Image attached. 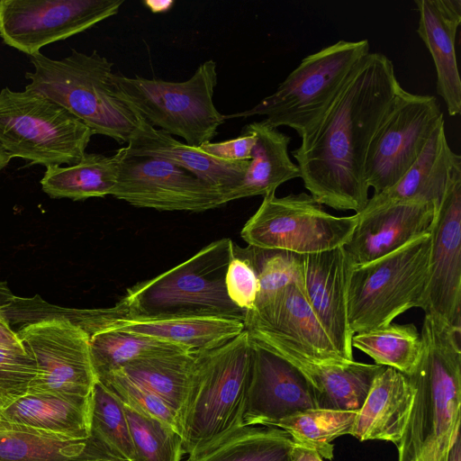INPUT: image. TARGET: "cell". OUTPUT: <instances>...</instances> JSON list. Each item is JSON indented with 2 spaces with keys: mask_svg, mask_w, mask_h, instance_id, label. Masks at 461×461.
<instances>
[{
  "mask_svg": "<svg viewBox=\"0 0 461 461\" xmlns=\"http://www.w3.org/2000/svg\"><path fill=\"white\" fill-rule=\"evenodd\" d=\"M401 88L392 60L369 52L320 121L301 138L292 155L315 202L356 213L365 208L368 148Z\"/></svg>",
  "mask_w": 461,
  "mask_h": 461,
  "instance_id": "obj_1",
  "label": "cell"
},
{
  "mask_svg": "<svg viewBox=\"0 0 461 461\" xmlns=\"http://www.w3.org/2000/svg\"><path fill=\"white\" fill-rule=\"evenodd\" d=\"M420 336V361L407 375L414 396L398 453L411 455L418 461H447L460 431V331L425 313Z\"/></svg>",
  "mask_w": 461,
  "mask_h": 461,
  "instance_id": "obj_2",
  "label": "cell"
},
{
  "mask_svg": "<svg viewBox=\"0 0 461 461\" xmlns=\"http://www.w3.org/2000/svg\"><path fill=\"white\" fill-rule=\"evenodd\" d=\"M32 72L25 90L39 93L64 107L95 134L129 143L148 123L115 92L113 63L96 50H77L60 59L41 52L29 56Z\"/></svg>",
  "mask_w": 461,
  "mask_h": 461,
  "instance_id": "obj_3",
  "label": "cell"
},
{
  "mask_svg": "<svg viewBox=\"0 0 461 461\" xmlns=\"http://www.w3.org/2000/svg\"><path fill=\"white\" fill-rule=\"evenodd\" d=\"M233 243L229 238L211 242L179 265L130 287L113 308L131 317L244 321L246 312L231 302L225 286Z\"/></svg>",
  "mask_w": 461,
  "mask_h": 461,
  "instance_id": "obj_4",
  "label": "cell"
},
{
  "mask_svg": "<svg viewBox=\"0 0 461 461\" xmlns=\"http://www.w3.org/2000/svg\"><path fill=\"white\" fill-rule=\"evenodd\" d=\"M250 370L251 343L246 330L218 347L196 351L177 419L184 455L243 425Z\"/></svg>",
  "mask_w": 461,
  "mask_h": 461,
  "instance_id": "obj_5",
  "label": "cell"
},
{
  "mask_svg": "<svg viewBox=\"0 0 461 461\" xmlns=\"http://www.w3.org/2000/svg\"><path fill=\"white\" fill-rule=\"evenodd\" d=\"M369 49L367 40L326 46L303 58L273 94L224 119L265 115L267 124L290 127L302 138L329 109Z\"/></svg>",
  "mask_w": 461,
  "mask_h": 461,
  "instance_id": "obj_6",
  "label": "cell"
},
{
  "mask_svg": "<svg viewBox=\"0 0 461 461\" xmlns=\"http://www.w3.org/2000/svg\"><path fill=\"white\" fill-rule=\"evenodd\" d=\"M116 95L151 127L181 137L194 148L211 142L224 122L213 103L218 82L216 62L202 63L183 82L126 77L113 73Z\"/></svg>",
  "mask_w": 461,
  "mask_h": 461,
  "instance_id": "obj_7",
  "label": "cell"
},
{
  "mask_svg": "<svg viewBox=\"0 0 461 461\" xmlns=\"http://www.w3.org/2000/svg\"><path fill=\"white\" fill-rule=\"evenodd\" d=\"M93 131L64 107L32 91H0V147L30 165H74Z\"/></svg>",
  "mask_w": 461,
  "mask_h": 461,
  "instance_id": "obj_8",
  "label": "cell"
},
{
  "mask_svg": "<svg viewBox=\"0 0 461 461\" xmlns=\"http://www.w3.org/2000/svg\"><path fill=\"white\" fill-rule=\"evenodd\" d=\"M431 239L423 235L372 262L355 266L348 290L353 334L384 327L420 307L429 279Z\"/></svg>",
  "mask_w": 461,
  "mask_h": 461,
  "instance_id": "obj_9",
  "label": "cell"
},
{
  "mask_svg": "<svg viewBox=\"0 0 461 461\" xmlns=\"http://www.w3.org/2000/svg\"><path fill=\"white\" fill-rule=\"evenodd\" d=\"M358 216H335L306 193L263 197L244 224L240 236L249 246L306 255L343 247Z\"/></svg>",
  "mask_w": 461,
  "mask_h": 461,
  "instance_id": "obj_10",
  "label": "cell"
},
{
  "mask_svg": "<svg viewBox=\"0 0 461 461\" xmlns=\"http://www.w3.org/2000/svg\"><path fill=\"white\" fill-rule=\"evenodd\" d=\"M249 339L298 369L309 365H344L310 307L303 290L289 285L246 312Z\"/></svg>",
  "mask_w": 461,
  "mask_h": 461,
  "instance_id": "obj_11",
  "label": "cell"
},
{
  "mask_svg": "<svg viewBox=\"0 0 461 461\" xmlns=\"http://www.w3.org/2000/svg\"><path fill=\"white\" fill-rule=\"evenodd\" d=\"M15 332L36 365L28 393L74 401L91 398L97 378L83 329L60 316L21 326Z\"/></svg>",
  "mask_w": 461,
  "mask_h": 461,
  "instance_id": "obj_12",
  "label": "cell"
},
{
  "mask_svg": "<svg viewBox=\"0 0 461 461\" xmlns=\"http://www.w3.org/2000/svg\"><path fill=\"white\" fill-rule=\"evenodd\" d=\"M444 122L437 98L402 87L375 131L367 151L364 176L374 194L396 184L414 164L432 132Z\"/></svg>",
  "mask_w": 461,
  "mask_h": 461,
  "instance_id": "obj_13",
  "label": "cell"
},
{
  "mask_svg": "<svg viewBox=\"0 0 461 461\" xmlns=\"http://www.w3.org/2000/svg\"><path fill=\"white\" fill-rule=\"evenodd\" d=\"M123 0H1L0 37L28 56L116 14Z\"/></svg>",
  "mask_w": 461,
  "mask_h": 461,
  "instance_id": "obj_14",
  "label": "cell"
},
{
  "mask_svg": "<svg viewBox=\"0 0 461 461\" xmlns=\"http://www.w3.org/2000/svg\"><path fill=\"white\" fill-rule=\"evenodd\" d=\"M110 195L140 208L201 212L223 205L222 193L185 169L159 158L129 156L122 149Z\"/></svg>",
  "mask_w": 461,
  "mask_h": 461,
  "instance_id": "obj_15",
  "label": "cell"
},
{
  "mask_svg": "<svg viewBox=\"0 0 461 461\" xmlns=\"http://www.w3.org/2000/svg\"><path fill=\"white\" fill-rule=\"evenodd\" d=\"M429 234V279L420 308L461 331V167L451 176Z\"/></svg>",
  "mask_w": 461,
  "mask_h": 461,
  "instance_id": "obj_16",
  "label": "cell"
},
{
  "mask_svg": "<svg viewBox=\"0 0 461 461\" xmlns=\"http://www.w3.org/2000/svg\"><path fill=\"white\" fill-rule=\"evenodd\" d=\"M72 322L87 335L113 330L143 335L181 346L190 351L218 347L240 334L244 321L214 317L141 318L122 315L113 307L76 308Z\"/></svg>",
  "mask_w": 461,
  "mask_h": 461,
  "instance_id": "obj_17",
  "label": "cell"
},
{
  "mask_svg": "<svg viewBox=\"0 0 461 461\" xmlns=\"http://www.w3.org/2000/svg\"><path fill=\"white\" fill-rule=\"evenodd\" d=\"M250 343L243 425L271 426L294 413L317 408L313 389L297 367L251 339Z\"/></svg>",
  "mask_w": 461,
  "mask_h": 461,
  "instance_id": "obj_18",
  "label": "cell"
},
{
  "mask_svg": "<svg viewBox=\"0 0 461 461\" xmlns=\"http://www.w3.org/2000/svg\"><path fill=\"white\" fill-rule=\"evenodd\" d=\"M355 264L343 247L303 255V294L339 354L354 361L348 290Z\"/></svg>",
  "mask_w": 461,
  "mask_h": 461,
  "instance_id": "obj_19",
  "label": "cell"
},
{
  "mask_svg": "<svg viewBox=\"0 0 461 461\" xmlns=\"http://www.w3.org/2000/svg\"><path fill=\"white\" fill-rule=\"evenodd\" d=\"M436 211L431 203H404L357 213V225L343 248L355 266L372 262L429 234Z\"/></svg>",
  "mask_w": 461,
  "mask_h": 461,
  "instance_id": "obj_20",
  "label": "cell"
},
{
  "mask_svg": "<svg viewBox=\"0 0 461 461\" xmlns=\"http://www.w3.org/2000/svg\"><path fill=\"white\" fill-rule=\"evenodd\" d=\"M461 167V157L448 145L445 122L432 132L414 164L393 186L374 194L357 214L394 203H431L437 210L453 172Z\"/></svg>",
  "mask_w": 461,
  "mask_h": 461,
  "instance_id": "obj_21",
  "label": "cell"
},
{
  "mask_svg": "<svg viewBox=\"0 0 461 461\" xmlns=\"http://www.w3.org/2000/svg\"><path fill=\"white\" fill-rule=\"evenodd\" d=\"M417 33L429 50L437 74V92L449 115L461 113V79L456 54V34L461 23V0H415Z\"/></svg>",
  "mask_w": 461,
  "mask_h": 461,
  "instance_id": "obj_22",
  "label": "cell"
},
{
  "mask_svg": "<svg viewBox=\"0 0 461 461\" xmlns=\"http://www.w3.org/2000/svg\"><path fill=\"white\" fill-rule=\"evenodd\" d=\"M414 390L409 377L386 366L374 380L357 411L351 436L392 442L398 448L409 420Z\"/></svg>",
  "mask_w": 461,
  "mask_h": 461,
  "instance_id": "obj_23",
  "label": "cell"
},
{
  "mask_svg": "<svg viewBox=\"0 0 461 461\" xmlns=\"http://www.w3.org/2000/svg\"><path fill=\"white\" fill-rule=\"evenodd\" d=\"M121 149L129 156L164 158L218 188L222 194L238 185L249 161L226 162L217 159L199 148L188 146L149 124L126 147Z\"/></svg>",
  "mask_w": 461,
  "mask_h": 461,
  "instance_id": "obj_24",
  "label": "cell"
},
{
  "mask_svg": "<svg viewBox=\"0 0 461 461\" xmlns=\"http://www.w3.org/2000/svg\"><path fill=\"white\" fill-rule=\"evenodd\" d=\"M243 131L252 133L256 143L247 170L240 182L223 194V204L240 198L268 195L282 184L300 177V170L289 157L291 138L264 121L245 125Z\"/></svg>",
  "mask_w": 461,
  "mask_h": 461,
  "instance_id": "obj_25",
  "label": "cell"
},
{
  "mask_svg": "<svg viewBox=\"0 0 461 461\" xmlns=\"http://www.w3.org/2000/svg\"><path fill=\"white\" fill-rule=\"evenodd\" d=\"M91 398L68 400L27 393L0 409V418L71 438H90Z\"/></svg>",
  "mask_w": 461,
  "mask_h": 461,
  "instance_id": "obj_26",
  "label": "cell"
},
{
  "mask_svg": "<svg viewBox=\"0 0 461 461\" xmlns=\"http://www.w3.org/2000/svg\"><path fill=\"white\" fill-rule=\"evenodd\" d=\"M292 445L281 429L240 425L195 447L182 461H289Z\"/></svg>",
  "mask_w": 461,
  "mask_h": 461,
  "instance_id": "obj_27",
  "label": "cell"
},
{
  "mask_svg": "<svg viewBox=\"0 0 461 461\" xmlns=\"http://www.w3.org/2000/svg\"><path fill=\"white\" fill-rule=\"evenodd\" d=\"M107 458L89 438L77 439L0 418V461H89Z\"/></svg>",
  "mask_w": 461,
  "mask_h": 461,
  "instance_id": "obj_28",
  "label": "cell"
},
{
  "mask_svg": "<svg viewBox=\"0 0 461 461\" xmlns=\"http://www.w3.org/2000/svg\"><path fill=\"white\" fill-rule=\"evenodd\" d=\"M385 367L354 360L344 365H310L299 370L313 389L318 409L358 411L375 378Z\"/></svg>",
  "mask_w": 461,
  "mask_h": 461,
  "instance_id": "obj_29",
  "label": "cell"
},
{
  "mask_svg": "<svg viewBox=\"0 0 461 461\" xmlns=\"http://www.w3.org/2000/svg\"><path fill=\"white\" fill-rule=\"evenodd\" d=\"M120 166V155L86 153L77 164L50 166L41 180L44 193L52 198L74 201L110 195Z\"/></svg>",
  "mask_w": 461,
  "mask_h": 461,
  "instance_id": "obj_30",
  "label": "cell"
},
{
  "mask_svg": "<svg viewBox=\"0 0 461 461\" xmlns=\"http://www.w3.org/2000/svg\"><path fill=\"white\" fill-rule=\"evenodd\" d=\"M195 353L185 351L141 358L114 371L161 398L178 419L188 391Z\"/></svg>",
  "mask_w": 461,
  "mask_h": 461,
  "instance_id": "obj_31",
  "label": "cell"
},
{
  "mask_svg": "<svg viewBox=\"0 0 461 461\" xmlns=\"http://www.w3.org/2000/svg\"><path fill=\"white\" fill-rule=\"evenodd\" d=\"M88 337L97 380L134 360L190 351L165 340L127 332L99 330Z\"/></svg>",
  "mask_w": 461,
  "mask_h": 461,
  "instance_id": "obj_32",
  "label": "cell"
},
{
  "mask_svg": "<svg viewBox=\"0 0 461 461\" xmlns=\"http://www.w3.org/2000/svg\"><path fill=\"white\" fill-rule=\"evenodd\" d=\"M90 438L106 457L134 461L123 402L98 380L91 394Z\"/></svg>",
  "mask_w": 461,
  "mask_h": 461,
  "instance_id": "obj_33",
  "label": "cell"
},
{
  "mask_svg": "<svg viewBox=\"0 0 461 461\" xmlns=\"http://www.w3.org/2000/svg\"><path fill=\"white\" fill-rule=\"evenodd\" d=\"M352 347L359 349L375 364L395 368L406 375L418 365L421 352L420 332L412 323L396 324L358 332L352 337Z\"/></svg>",
  "mask_w": 461,
  "mask_h": 461,
  "instance_id": "obj_34",
  "label": "cell"
},
{
  "mask_svg": "<svg viewBox=\"0 0 461 461\" xmlns=\"http://www.w3.org/2000/svg\"><path fill=\"white\" fill-rule=\"evenodd\" d=\"M357 411L310 409L274 422L294 443L315 449L322 458H333L332 441L351 435Z\"/></svg>",
  "mask_w": 461,
  "mask_h": 461,
  "instance_id": "obj_35",
  "label": "cell"
},
{
  "mask_svg": "<svg viewBox=\"0 0 461 461\" xmlns=\"http://www.w3.org/2000/svg\"><path fill=\"white\" fill-rule=\"evenodd\" d=\"M123 405L134 461H182L183 443L177 430L156 418Z\"/></svg>",
  "mask_w": 461,
  "mask_h": 461,
  "instance_id": "obj_36",
  "label": "cell"
},
{
  "mask_svg": "<svg viewBox=\"0 0 461 461\" xmlns=\"http://www.w3.org/2000/svg\"><path fill=\"white\" fill-rule=\"evenodd\" d=\"M245 250L256 271L259 285L255 306L289 285H295L303 292V255L284 249L251 246Z\"/></svg>",
  "mask_w": 461,
  "mask_h": 461,
  "instance_id": "obj_37",
  "label": "cell"
},
{
  "mask_svg": "<svg viewBox=\"0 0 461 461\" xmlns=\"http://www.w3.org/2000/svg\"><path fill=\"white\" fill-rule=\"evenodd\" d=\"M98 381L113 391L123 404L156 418L178 431L176 412L153 393L130 380L118 371L111 372L99 378Z\"/></svg>",
  "mask_w": 461,
  "mask_h": 461,
  "instance_id": "obj_38",
  "label": "cell"
},
{
  "mask_svg": "<svg viewBox=\"0 0 461 461\" xmlns=\"http://www.w3.org/2000/svg\"><path fill=\"white\" fill-rule=\"evenodd\" d=\"M225 286L230 299L239 308L245 312L254 309L259 292L258 276L245 249L235 243L225 275Z\"/></svg>",
  "mask_w": 461,
  "mask_h": 461,
  "instance_id": "obj_39",
  "label": "cell"
},
{
  "mask_svg": "<svg viewBox=\"0 0 461 461\" xmlns=\"http://www.w3.org/2000/svg\"><path fill=\"white\" fill-rule=\"evenodd\" d=\"M35 375V362L26 352L0 348V404L2 408L26 394Z\"/></svg>",
  "mask_w": 461,
  "mask_h": 461,
  "instance_id": "obj_40",
  "label": "cell"
},
{
  "mask_svg": "<svg viewBox=\"0 0 461 461\" xmlns=\"http://www.w3.org/2000/svg\"><path fill=\"white\" fill-rule=\"evenodd\" d=\"M256 143L255 136L241 131L240 135L235 139L208 142L199 149L204 153L226 162L248 161L251 158V152Z\"/></svg>",
  "mask_w": 461,
  "mask_h": 461,
  "instance_id": "obj_41",
  "label": "cell"
},
{
  "mask_svg": "<svg viewBox=\"0 0 461 461\" xmlns=\"http://www.w3.org/2000/svg\"><path fill=\"white\" fill-rule=\"evenodd\" d=\"M0 348L25 352L17 333L10 326L3 309H0Z\"/></svg>",
  "mask_w": 461,
  "mask_h": 461,
  "instance_id": "obj_42",
  "label": "cell"
},
{
  "mask_svg": "<svg viewBox=\"0 0 461 461\" xmlns=\"http://www.w3.org/2000/svg\"><path fill=\"white\" fill-rule=\"evenodd\" d=\"M289 461H323V459L315 449L293 441Z\"/></svg>",
  "mask_w": 461,
  "mask_h": 461,
  "instance_id": "obj_43",
  "label": "cell"
},
{
  "mask_svg": "<svg viewBox=\"0 0 461 461\" xmlns=\"http://www.w3.org/2000/svg\"><path fill=\"white\" fill-rule=\"evenodd\" d=\"M447 461H461V438L460 431H458L449 447L447 452Z\"/></svg>",
  "mask_w": 461,
  "mask_h": 461,
  "instance_id": "obj_44",
  "label": "cell"
},
{
  "mask_svg": "<svg viewBox=\"0 0 461 461\" xmlns=\"http://www.w3.org/2000/svg\"><path fill=\"white\" fill-rule=\"evenodd\" d=\"M15 296L7 283L0 280V309L7 307Z\"/></svg>",
  "mask_w": 461,
  "mask_h": 461,
  "instance_id": "obj_45",
  "label": "cell"
},
{
  "mask_svg": "<svg viewBox=\"0 0 461 461\" xmlns=\"http://www.w3.org/2000/svg\"><path fill=\"white\" fill-rule=\"evenodd\" d=\"M10 160V156L0 147V171L9 164Z\"/></svg>",
  "mask_w": 461,
  "mask_h": 461,
  "instance_id": "obj_46",
  "label": "cell"
},
{
  "mask_svg": "<svg viewBox=\"0 0 461 461\" xmlns=\"http://www.w3.org/2000/svg\"><path fill=\"white\" fill-rule=\"evenodd\" d=\"M399 461H418V459L408 454L399 453Z\"/></svg>",
  "mask_w": 461,
  "mask_h": 461,
  "instance_id": "obj_47",
  "label": "cell"
},
{
  "mask_svg": "<svg viewBox=\"0 0 461 461\" xmlns=\"http://www.w3.org/2000/svg\"><path fill=\"white\" fill-rule=\"evenodd\" d=\"M89 461H122V460H116V459H111V458H97V459H93V460H89Z\"/></svg>",
  "mask_w": 461,
  "mask_h": 461,
  "instance_id": "obj_48",
  "label": "cell"
},
{
  "mask_svg": "<svg viewBox=\"0 0 461 461\" xmlns=\"http://www.w3.org/2000/svg\"><path fill=\"white\" fill-rule=\"evenodd\" d=\"M2 408L1 404H0V409Z\"/></svg>",
  "mask_w": 461,
  "mask_h": 461,
  "instance_id": "obj_49",
  "label": "cell"
}]
</instances>
